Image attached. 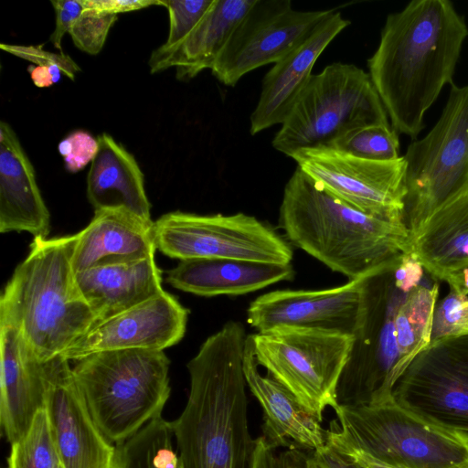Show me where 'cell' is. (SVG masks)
I'll use <instances>...</instances> for the list:
<instances>
[{
    "mask_svg": "<svg viewBox=\"0 0 468 468\" xmlns=\"http://www.w3.org/2000/svg\"><path fill=\"white\" fill-rule=\"evenodd\" d=\"M468 27L448 0H414L390 14L368 59L370 79L392 126L415 138L452 77Z\"/></svg>",
    "mask_w": 468,
    "mask_h": 468,
    "instance_id": "1",
    "label": "cell"
},
{
    "mask_svg": "<svg viewBox=\"0 0 468 468\" xmlns=\"http://www.w3.org/2000/svg\"><path fill=\"white\" fill-rule=\"evenodd\" d=\"M240 322L229 321L208 336L187 363L190 389L171 422L184 468H250L254 440L248 421L243 370L247 339Z\"/></svg>",
    "mask_w": 468,
    "mask_h": 468,
    "instance_id": "2",
    "label": "cell"
},
{
    "mask_svg": "<svg viewBox=\"0 0 468 468\" xmlns=\"http://www.w3.org/2000/svg\"><path fill=\"white\" fill-rule=\"evenodd\" d=\"M279 224L291 244L349 281L394 268L410 253L404 224L356 208L298 167L285 185Z\"/></svg>",
    "mask_w": 468,
    "mask_h": 468,
    "instance_id": "3",
    "label": "cell"
},
{
    "mask_svg": "<svg viewBox=\"0 0 468 468\" xmlns=\"http://www.w3.org/2000/svg\"><path fill=\"white\" fill-rule=\"evenodd\" d=\"M77 234L34 238L0 298V324L15 327L43 362L61 356L96 325L75 280Z\"/></svg>",
    "mask_w": 468,
    "mask_h": 468,
    "instance_id": "4",
    "label": "cell"
},
{
    "mask_svg": "<svg viewBox=\"0 0 468 468\" xmlns=\"http://www.w3.org/2000/svg\"><path fill=\"white\" fill-rule=\"evenodd\" d=\"M75 362L73 377L89 411L115 446L161 417L171 393L164 351H103Z\"/></svg>",
    "mask_w": 468,
    "mask_h": 468,
    "instance_id": "5",
    "label": "cell"
},
{
    "mask_svg": "<svg viewBox=\"0 0 468 468\" xmlns=\"http://www.w3.org/2000/svg\"><path fill=\"white\" fill-rule=\"evenodd\" d=\"M371 125L389 123L369 74L335 62L312 74L272 146L292 157L303 149L330 147L349 132Z\"/></svg>",
    "mask_w": 468,
    "mask_h": 468,
    "instance_id": "6",
    "label": "cell"
},
{
    "mask_svg": "<svg viewBox=\"0 0 468 468\" xmlns=\"http://www.w3.org/2000/svg\"><path fill=\"white\" fill-rule=\"evenodd\" d=\"M334 410L347 439L388 466L468 468V434L434 425L393 399L373 405H338Z\"/></svg>",
    "mask_w": 468,
    "mask_h": 468,
    "instance_id": "7",
    "label": "cell"
},
{
    "mask_svg": "<svg viewBox=\"0 0 468 468\" xmlns=\"http://www.w3.org/2000/svg\"><path fill=\"white\" fill-rule=\"evenodd\" d=\"M403 156L410 239L433 213L468 195V85L452 86L433 128Z\"/></svg>",
    "mask_w": 468,
    "mask_h": 468,
    "instance_id": "8",
    "label": "cell"
},
{
    "mask_svg": "<svg viewBox=\"0 0 468 468\" xmlns=\"http://www.w3.org/2000/svg\"><path fill=\"white\" fill-rule=\"evenodd\" d=\"M395 268L365 280L360 324L337 386L338 405H373L392 399L393 386L406 368L394 317L410 291L397 286Z\"/></svg>",
    "mask_w": 468,
    "mask_h": 468,
    "instance_id": "9",
    "label": "cell"
},
{
    "mask_svg": "<svg viewBox=\"0 0 468 468\" xmlns=\"http://www.w3.org/2000/svg\"><path fill=\"white\" fill-rule=\"evenodd\" d=\"M250 337L259 366L318 420H323L327 408H337V386L353 346V335L280 327Z\"/></svg>",
    "mask_w": 468,
    "mask_h": 468,
    "instance_id": "10",
    "label": "cell"
},
{
    "mask_svg": "<svg viewBox=\"0 0 468 468\" xmlns=\"http://www.w3.org/2000/svg\"><path fill=\"white\" fill-rule=\"evenodd\" d=\"M156 250L172 259L227 258L291 264L292 249L270 225L244 213L173 211L154 222Z\"/></svg>",
    "mask_w": 468,
    "mask_h": 468,
    "instance_id": "11",
    "label": "cell"
},
{
    "mask_svg": "<svg viewBox=\"0 0 468 468\" xmlns=\"http://www.w3.org/2000/svg\"><path fill=\"white\" fill-rule=\"evenodd\" d=\"M392 399L434 425L468 434V334L419 353L396 380Z\"/></svg>",
    "mask_w": 468,
    "mask_h": 468,
    "instance_id": "12",
    "label": "cell"
},
{
    "mask_svg": "<svg viewBox=\"0 0 468 468\" xmlns=\"http://www.w3.org/2000/svg\"><path fill=\"white\" fill-rule=\"evenodd\" d=\"M292 158L305 175L341 200L368 215L406 226L404 156L372 161L318 147L300 150Z\"/></svg>",
    "mask_w": 468,
    "mask_h": 468,
    "instance_id": "13",
    "label": "cell"
},
{
    "mask_svg": "<svg viewBox=\"0 0 468 468\" xmlns=\"http://www.w3.org/2000/svg\"><path fill=\"white\" fill-rule=\"evenodd\" d=\"M334 10L299 11L289 0H255L211 69L235 86L250 71L277 63L299 46Z\"/></svg>",
    "mask_w": 468,
    "mask_h": 468,
    "instance_id": "14",
    "label": "cell"
},
{
    "mask_svg": "<svg viewBox=\"0 0 468 468\" xmlns=\"http://www.w3.org/2000/svg\"><path fill=\"white\" fill-rule=\"evenodd\" d=\"M48 412L64 468H112L116 446L101 431L62 356L45 362Z\"/></svg>",
    "mask_w": 468,
    "mask_h": 468,
    "instance_id": "15",
    "label": "cell"
},
{
    "mask_svg": "<svg viewBox=\"0 0 468 468\" xmlns=\"http://www.w3.org/2000/svg\"><path fill=\"white\" fill-rule=\"evenodd\" d=\"M365 280L323 290H278L261 295L247 310L257 332L314 328L354 335L363 312Z\"/></svg>",
    "mask_w": 468,
    "mask_h": 468,
    "instance_id": "16",
    "label": "cell"
},
{
    "mask_svg": "<svg viewBox=\"0 0 468 468\" xmlns=\"http://www.w3.org/2000/svg\"><path fill=\"white\" fill-rule=\"evenodd\" d=\"M187 318L188 310L164 291L97 324L61 356L69 361H78L103 351H164L184 337Z\"/></svg>",
    "mask_w": 468,
    "mask_h": 468,
    "instance_id": "17",
    "label": "cell"
},
{
    "mask_svg": "<svg viewBox=\"0 0 468 468\" xmlns=\"http://www.w3.org/2000/svg\"><path fill=\"white\" fill-rule=\"evenodd\" d=\"M0 425L11 444L28 431L37 412L45 407L46 370L13 326L0 324Z\"/></svg>",
    "mask_w": 468,
    "mask_h": 468,
    "instance_id": "18",
    "label": "cell"
},
{
    "mask_svg": "<svg viewBox=\"0 0 468 468\" xmlns=\"http://www.w3.org/2000/svg\"><path fill=\"white\" fill-rule=\"evenodd\" d=\"M349 25L335 10L294 49L274 64L262 80L261 91L250 116V133L282 124L306 86L317 58Z\"/></svg>",
    "mask_w": 468,
    "mask_h": 468,
    "instance_id": "19",
    "label": "cell"
},
{
    "mask_svg": "<svg viewBox=\"0 0 468 468\" xmlns=\"http://www.w3.org/2000/svg\"><path fill=\"white\" fill-rule=\"evenodd\" d=\"M243 370L247 387L261 407V436L268 443L274 448L308 452L325 445V431L321 421L280 382L259 371L250 335L246 339Z\"/></svg>",
    "mask_w": 468,
    "mask_h": 468,
    "instance_id": "20",
    "label": "cell"
},
{
    "mask_svg": "<svg viewBox=\"0 0 468 468\" xmlns=\"http://www.w3.org/2000/svg\"><path fill=\"white\" fill-rule=\"evenodd\" d=\"M50 214L37 183L34 167L16 133L0 122V231L28 232L48 238Z\"/></svg>",
    "mask_w": 468,
    "mask_h": 468,
    "instance_id": "21",
    "label": "cell"
},
{
    "mask_svg": "<svg viewBox=\"0 0 468 468\" xmlns=\"http://www.w3.org/2000/svg\"><path fill=\"white\" fill-rule=\"evenodd\" d=\"M72 255L74 272L154 257V221L121 208L94 211L89 225L77 233Z\"/></svg>",
    "mask_w": 468,
    "mask_h": 468,
    "instance_id": "22",
    "label": "cell"
},
{
    "mask_svg": "<svg viewBox=\"0 0 468 468\" xmlns=\"http://www.w3.org/2000/svg\"><path fill=\"white\" fill-rule=\"evenodd\" d=\"M293 276L292 264L210 258L180 261L167 271L166 282L186 292L214 297L246 294L282 281H290Z\"/></svg>",
    "mask_w": 468,
    "mask_h": 468,
    "instance_id": "23",
    "label": "cell"
},
{
    "mask_svg": "<svg viewBox=\"0 0 468 468\" xmlns=\"http://www.w3.org/2000/svg\"><path fill=\"white\" fill-rule=\"evenodd\" d=\"M96 324L164 292L154 257L96 266L75 273Z\"/></svg>",
    "mask_w": 468,
    "mask_h": 468,
    "instance_id": "24",
    "label": "cell"
},
{
    "mask_svg": "<svg viewBox=\"0 0 468 468\" xmlns=\"http://www.w3.org/2000/svg\"><path fill=\"white\" fill-rule=\"evenodd\" d=\"M255 0H213L191 33L173 49H155L149 59L152 73L176 69L178 80H189L212 69L233 30Z\"/></svg>",
    "mask_w": 468,
    "mask_h": 468,
    "instance_id": "25",
    "label": "cell"
},
{
    "mask_svg": "<svg viewBox=\"0 0 468 468\" xmlns=\"http://www.w3.org/2000/svg\"><path fill=\"white\" fill-rule=\"evenodd\" d=\"M87 176V197L94 211L121 208L151 222L144 174L133 155L108 133L101 134Z\"/></svg>",
    "mask_w": 468,
    "mask_h": 468,
    "instance_id": "26",
    "label": "cell"
},
{
    "mask_svg": "<svg viewBox=\"0 0 468 468\" xmlns=\"http://www.w3.org/2000/svg\"><path fill=\"white\" fill-rule=\"evenodd\" d=\"M410 252L436 280L468 264V195L433 213L410 239Z\"/></svg>",
    "mask_w": 468,
    "mask_h": 468,
    "instance_id": "27",
    "label": "cell"
},
{
    "mask_svg": "<svg viewBox=\"0 0 468 468\" xmlns=\"http://www.w3.org/2000/svg\"><path fill=\"white\" fill-rule=\"evenodd\" d=\"M438 293L437 282H423L408 293L395 314V332L405 367L431 344Z\"/></svg>",
    "mask_w": 468,
    "mask_h": 468,
    "instance_id": "28",
    "label": "cell"
},
{
    "mask_svg": "<svg viewBox=\"0 0 468 468\" xmlns=\"http://www.w3.org/2000/svg\"><path fill=\"white\" fill-rule=\"evenodd\" d=\"M171 422L157 418L116 446L112 468H184Z\"/></svg>",
    "mask_w": 468,
    "mask_h": 468,
    "instance_id": "29",
    "label": "cell"
},
{
    "mask_svg": "<svg viewBox=\"0 0 468 468\" xmlns=\"http://www.w3.org/2000/svg\"><path fill=\"white\" fill-rule=\"evenodd\" d=\"M7 463L8 468L63 467L45 408L37 412L27 432L11 444Z\"/></svg>",
    "mask_w": 468,
    "mask_h": 468,
    "instance_id": "30",
    "label": "cell"
},
{
    "mask_svg": "<svg viewBox=\"0 0 468 468\" xmlns=\"http://www.w3.org/2000/svg\"><path fill=\"white\" fill-rule=\"evenodd\" d=\"M330 148L372 161H392L400 157L399 136L390 125L354 130L336 140Z\"/></svg>",
    "mask_w": 468,
    "mask_h": 468,
    "instance_id": "31",
    "label": "cell"
},
{
    "mask_svg": "<svg viewBox=\"0 0 468 468\" xmlns=\"http://www.w3.org/2000/svg\"><path fill=\"white\" fill-rule=\"evenodd\" d=\"M468 334V296L450 287L437 302L431 325V343Z\"/></svg>",
    "mask_w": 468,
    "mask_h": 468,
    "instance_id": "32",
    "label": "cell"
},
{
    "mask_svg": "<svg viewBox=\"0 0 468 468\" xmlns=\"http://www.w3.org/2000/svg\"><path fill=\"white\" fill-rule=\"evenodd\" d=\"M213 0H164L163 6L169 14V33L158 49L175 48L191 33L203 18Z\"/></svg>",
    "mask_w": 468,
    "mask_h": 468,
    "instance_id": "33",
    "label": "cell"
},
{
    "mask_svg": "<svg viewBox=\"0 0 468 468\" xmlns=\"http://www.w3.org/2000/svg\"><path fill=\"white\" fill-rule=\"evenodd\" d=\"M117 19L118 15L85 7L69 34L79 49L96 55L103 48L108 33Z\"/></svg>",
    "mask_w": 468,
    "mask_h": 468,
    "instance_id": "34",
    "label": "cell"
},
{
    "mask_svg": "<svg viewBox=\"0 0 468 468\" xmlns=\"http://www.w3.org/2000/svg\"><path fill=\"white\" fill-rule=\"evenodd\" d=\"M311 455L290 448L279 451L260 436L255 439L250 468H309Z\"/></svg>",
    "mask_w": 468,
    "mask_h": 468,
    "instance_id": "35",
    "label": "cell"
},
{
    "mask_svg": "<svg viewBox=\"0 0 468 468\" xmlns=\"http://www.w3.org/2000/svg\"><path fill=\"white\" fill-rule=\"evenodd\" d=\"M0 48L7 53L37 66L59 69L71 80H74L76 74L80 71V68L69 55L45 50L43 45L24 46L1 43Z\"/></svg>",
    "mask_w": 468,
    "mask_h": 468,
    "instance_id": "36",
    "label": "cell"
},
{
    "mask_svg": "<svg viewBox=\"0 0 468 468\" xmlns=\"http://www.w3.org/2000/svg\"><path fill=\"white\" fill-rule=\"evenodd\" d=\"M98 147V138L78 130L59 142L58 151L64 159L65 168L70 173H76L91 163Z\"/></svg>",
    "mask_w": 468,
    "mask_h": 468,
    "instance_id": "37",
    "label": "cell"
},
{
    "mask_svg": "<svg viewBox=\"0 0 468 468\" xmlns=\"http://www.w3.org/2000/svg\"><path fill=\"white\" fill-rule=\"evenodd\" d=\"M325 443L362 468H392L374 459L352 443L339 429L336 420H333L329 429L325 431Z\"/></svg>",
    "mask_w": 468,
    "mask_h": 468,
    "instance_id": "38",
    "label": "cell"
},
{
    "mask_svg": "<svg viewBox=\"0 0 468 468\" xmlns=\"http://www.w3.org/2000/svg\"><path fill=\"white\" fill-rule=\"evenodd\" d=\"M51 4L56 14V26L50 36V41L59 52H63L61 40L64 35L69 32L85 7L82 0H52Z\"/></svg>",
    "mask_w": 468,
    "mask_h": 468,
    "instance_id": "39",
    "label": "cell"
},
{
    "mask_svg": "<svg viewBox=\"0 0 468 468\" xmlns=\"http://www.w3.org/2000/svg\"><path fill=\"white\" fill-rule=\"evenodd\" d=\"M87 8L118 15L120 13L139 10L154 5H163L158 0H82Z\"/></svg>",
    "mask_w": 468,
    "mask_h": 468,
    "instance_id": "40",
    "label": "cell"
},
{
    "mask_svg": "<svg viewBox=\"0 0 468 468\" xmlns=\"http://www.w3.org/2000/svg\"><path fill=\"white\" fill-rule=\"evenodd\" d=\"M311 457L320 468H362L326 443L312 452Z\"/></svg>",
    "mask_w": 468,
    "mask_h": 468,
    "instance_id": "41",
    "label": "cell"
},
{
    "mask_svg": "<svg viewBox=\"0 0 468 468\" xmlns=\"http://www.w3.org/2000/svg\"><path fill=\"white\" fill-rule=\"evenodd\" d=\"M34 84L38 88H48L58 82L62 71L59 69L36 66L28 68Z\"/></svg>",
    "mask_w": 468,
    "mask_h": 468,
    "instance_id": "42",
    "label": "cell"
},
{
    "mask_svg": "<svg viewBox=\"0 0 468 468\" xmlns=\"http://www.w3.org/2000/svg\"><path fill=\"white\" fill-rule=\"evenodd\" d=\"M444 281L450 287L468 296V264L451 272Z\"/></svg>",
    "mask_w": 468,
    "mask_h": 468,
    "instance_id": "43",
    "label": "cell"
},
{
    "mask_svg": "<svg viewBox=\"0 0 468 468\" xmlns=\"http://www.w3.org/2000/svg\"><path fill=\"white\" fill-rule=\"evenodd\" d=\"M311 455V454H310ZM309 468H320L314 462V460L312 459L311 457V460H310V464H309Z\"/></svg>",
    "mask_w": 468,
    "mask_h": 468,
    "instance_id": "44",
    "label": "cell"
},
{
    "mask_svg": "<svg viewBox=\"0 0 468 468\" xmlns=\"http://www.w3.org/2000/svg\"><path fill=\"white\" fill-rule=\"evenodd\" d=\"M61 468H64V467H61Z\"/></svg>",
    "mask_w": 468,
    "mask_h": 468,
    "instance_id": "45",
    "label": "cell"
}]
</instances>
